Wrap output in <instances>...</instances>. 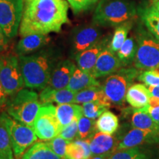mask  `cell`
<instances>
[{"mask_svg":"<svg viewBox=\"0 0 159 159\" xmlns=\"http://www.w3.org/2000/svg\"><path fill=\"white\" fill-rule=\"evenodd\" d=\"M68 10L66 0H25L19 35L59 33L63 25L70 23Z\"/></svg>","mask_w":159,"mask_h":159,"instance_id":"cell-1","label":"cell"},{"mask_svg":"<svg viewBox=\"0 0 159 159\" xmlns=\"http://www.w3.org/2000/svg\"><path fill=\"white\" fill-rule=\"evenodd\" d=\"M19 59L25 86L43 89L48 85L52 72L60 61V55L54 48H43L33 54L19 56Z\"/></svg>","mask_w":159,"mask_h":159,"instance_id":"cell-2","label":"cell"},{"mask_svg":"<svg viewBox=\"0 0 159 159\" xmlns=\"http://www.w3.org/2000/svg\"><path fill=\"white\" fill-rule=\"evenodd\" d=\"M138 11L131 0H99L93 15V24L99 27H115L134 21Z\"/></svg>","mask_w":159,"mask_h":159,"instance_id":"cell-3","label":"cell"},{"mask_svg":"<svg viewBox=\"0 0 159 159\" xmlns=\"http://www.w3.org/2000/svg\"><path fill=\"white\" fill-rule=\"evenodd\" d=\"M41 101L34 91L22 89L8 99L6 112L18 122L33 128Z\"/></svg>","mask_w":159,"mask_h":159,"instance_id":"cell-4","label":"cell"},{"mask_svg":"<svg viewBox=\"0 0 159 159\" xmlns=\"http://www.w3.org/2000/svg\"><path fill=\"white\" fill-rule=\"evenodd\" d=\"M137 50L134 61V67L139 70L159 69V41L139 25L136 30Z\"/></svg>","mask_w":159,"mask_h":159,"instance_id":"cell-5","label":"cell"},{"mask_svg":"<svg viewBox=\"0 0 159 159\" xmlns=\"http://www.w3.org/2000/svg\"><path fill=\"white\" fill-rule=\"evenodd\" d=\"M0 122L8 132L13 154L19 158L36 142L38 137L34 129L18 122L7 112L0 114Z\"/></svg>","mask_w":159,"mask_h":159,"instance_id":"cell-6","label":"cell"},{"mask_svg":"<svg viewBox=\"0 0 159 159\" xmlns=\"http://www.w3.org/2000/svg\"><path fill=\"white\" fill-rule=\"evenodd\" d=\"M136 68H121L107 77L102 85L105 95L113 104L121 105L126 100L129 87L139 75Z\"/></svg>","mask_w":159,"mask_h":159,"instance_id":"cell-7","label":"cell"},{"mask_svg":"<svg viewBox=\"0 0 159 159\" xmlns=\"http://www.w3.org/2000/svg\"><path fill=\"white\" fill-rule=\"evenodd\" d=\"M0 82L9 97L16 94L25 86L17 55H0Z\"/></svg>","mask_w":159,"mask_h":159,"instance_id":"cell-8","label":"cell"},{"mask_svg":"<svg viewBox=\"0 0 159 159\" xmlns=\"http://www.w3.org/2000/svg\"><path fill=\"white\" fill-rule=\"evenodd\" d=\"M62 128L57 116L56 107L50 103H42L33 125L38 139L48 142L58 136Z\"/></svg>","mask_w":159,"mask_h":159,"instance_id":"cell-9","label":"cell"},{"mask_svg":"<svg viewBox=\"0 0 159 159\" xmlns=\"http://www.w3.org/2000/svg\"><path fill=\"white\" fill-rule=\"evenodd\" d=\"M25 0H0V26L9 39L19 30Z\"/></svg>","mask_w":159,"mask_h":159,"instance_id":"cell-10","label":"cell"},{"mask_svg":"<svg viewBox=\"0 0 159 159\" xmlns=\"http://www.w3.org/2000/svg\"><path fill=\"white\" fill-rule=\"evenodd\" d=\"M102 32L99 26L92 25H80L73 29L69 41V55L74 59L77 55L95 44L101 39Z\"/></svg>","mask_w":159,"mask_h":159,"instance_id":"cell-11","label":"cell"},{"mask_svg":"<svg viewBox=\"0 0 159 159\" xmlns=\"http://www.w3.org/2000/svg\"><path fill=\"white\" fill-rule=\"evenodd\" d=\"M159 143V133L133 128L119 139L117 150L132 148L145 144Z\"/></svg>","mask_w":159,"mask_h":159,"instance_id":"cell-12","label":"cell"},{"mask_svg":"<svg viewBox=\"0 0 159 159\" xmlns=\"http://www.w3.org/2000/svg\"><path fill=\"white\" fill-rule=\"evenodd\" d=\"M108 45L101 52L91 71L96 78L108 76L123 67L117 55L109 48Z\"/></svg>","mask_w":159,"mask_h":159,"instance_id":"cell-13","label":"cell"},{"mask_svg":"<svg viewBox=\"0 0 159 159\" xmlns=\"http://www.w3.org/2000/svg\"><path fill=\"white\" fill-rule=\"evenodd\" d=\"M77 66L71 59L61 60L57 63L52 72L48 85L53 89L67 88Z\"/></svg>","mask_w":159,"mask_h":159,"instance_id":"cell-14","label":"cell"},{"mask_svg":"<svg viewBox=\"0 0 159 159\" xmlns=\"http://www.w3.org/2000/svg\"><path fill=\"white\" fill-rule=\"evenodd\" d=\"M91 156L112 154L117 150L119 139L113 135L96 132L89 139Z\"/></svg>","mask_w":159,"mask_h":159,"instance_id":"cell-15","label":"cell"},{"mask_svg":"<svg viewBox=\"0 0 159 159\" xmlns=\"http://www.w3.org/2000/svg\"><path fill=\"white\" fill-rule=\"evenodd\" d=\"M50 41L51 37L49 34H30L25 35L18 42L16 47V53L18 56L33 54L47 47Z\"/></svg>","mask_w":159,"mask_h":159,"instance_id":"cell-16","label":"cell"},{"mask_svg":"<svg viewBox=\"0 0 159 159\" xmlns=\"http://www.w3.org/2000/svg\"><path fill=\"white\" fill-rule=\"evenodd\" d=\"M110 43L108 38L101 39L99 41L82 52L77 55L75 60L77 63V66L83 70L91 72L97 60L102 49L107 47Z\"/></svg>","mask_w":159,"mask_h":159,"instance_id":"cell-17","label":"cell"},{"mask_svg":"<svg viewBox=\"0 0 159 159\" xmlns=\"http://www.w3.org/2000/svg\"><path fill=\"white\" fill-rule=\"evenodd\" d=\"M76 92L70 90L68 88L65 89H53L47 86L42 89L39 94V99L42 103H75Z\"/></svg>","mask_w":159,"mask_h":159,"instance_id":"cell-18","label":"cell"},{"mask_svg":"<svg viewBox=\"0 0 159 159\" xmlns=\"http://www.w3.org/2000/svg\"><path fill=\"white\" fill-rule=\"evenodd\" d=\"M151 94L146 85L135 83L129 87L126 94L127 102L134 108H142L149 105Z\"/></svg>","mask_w":159,"mask_h":159,"instance_id":"cell-19","label":"cell"},{"mask_svg":"<svg viewBox=\"0 0 159 159\" xmlns=\"http://www.w3.org/2000/svg\"><path fill=\"white\" fill-rule=\"evenodd\" d=\"M98 85H100V83L97 80L92 73L83 70L77 66L71 75L67 88L75 92H77L89 87Z\"/></svg>","mask_w":159,"mask_h":159,"instance_id":"cell-20","label":"cell"},{"mask_svg":"<svg viewBox=\"0 0 159 159\" xmlns=\"http://www.w3.org/2000/svg\"><path fill=\"white\" fill-rule=\"evenodd\" d=\"M56 114L62 127L83 116L82 105L77 103H63L56 106Z\"/></svg>","mask_w":159,"mask_h":159,"instance_id":"cell-21","label":"cell"},{"mask_svg":"<svg viewBox=\"0 0 159 159\" xmlns=\"http://www.w3.org/2000/svg\"><path fill=\"white\" fill-rule=\"evenodd\" d=\"M93 101H99L105 104L111 105V102L105 95L102 85L91 86L76 92L75 103L83 104Z\"/></svg>","mask_w":159,"mask_h":159,"instance_id":"cell-22","label":"cell"},{"mask_svg":"<svg viewBox=\"0 0 159 159\" xmlns=\"http://www.w3.org/2000/svg\"><path fill=\"white\" fill-rule=\"evenodd\" d=\"M131 124L133 128L159 133V125L151 117L147 106L134 109L131 117Z\"/></svg>","mask_w":159,"mask_h":159,"instance_id":"cell-23","label":"cell"},{"mask_svg":"<svg viewBox=\"0 0 159 159\" xmlns=\"http://www.w3.org/2000/svg\"><path fill=\"white\" fill-rule=\"evenodd\" d=\"M142 23L153 36L159 41V13L150 7L139 6L137 8Z\"/></svg>","mask_w":159,"mask_h":159,"instance_id":"cell-24","label":"cell"},{"mask_svg":"<svg viewBox=\"0 0 159 159\" xmlns=\"http://www.w3.org/2000/svg\"><path fill=\"white\" fill-rule=\"evenodd\" d=\"M91 157L89 139H76L67 145L65 159H89Z\"/></svg>","mask_w":159,"mask_h":159,"instance_id":"cell-25","label":"cell"},{"mask_svg":"<svg viewBox=\"0 0 159 159\" xmlns=\"http://www.w3.org/2000/svg\"><path fill=\"white\" fill-rule=\"evenodd\" d=\"M22 159H63L55 153L47 142L34 143L23 154Z\"/></svg>","mask_w":159,"mask_h":159,"instance_id":"cell-26","label":"cell"},{"mask_svg":"<svg viewBox=\"0 0 159 159\" xmlns=\"http://www.w3.org/2000/svg\"><path fill=\"white\" fill-rule=\"evenodd\" d=\"M119 126V119L111 111H105L96 121L97 130L104 134L113 135L116 132Z\"/></svg>","mask_w":159,"mask_h":159,"instance_id":"cell-27","label":"cell"},{"mask_svg":"<svg viewBox=\"0 0 159 159\" xmlns=\"http://www.w3.org/2000/svg\"><path fill=\"white\" fill-rule=\"evenodd\" d=\"M134 21H129L116 26L114 33L109 43V48L114 52H117L121 48L123 43L128 39V33L132 28Z\"/></svg>","mask_w":159,"mask_h":159,"instance_id":"cell-28","label":"cell"},{"mask_svg":"<svg viewBox=\"0 0 159 159\" xmlns=\"http://www.w3.org/2000/svg\"><path fill=\"white\" fill-rule=\"evenodd\" d=\"M137 50V43L134 37L128 38L121 48L117 52V56L122 63L123 66H127L134 63Z\"/></svg>","mask_w":159,"mask_h":159,"instance_id":"cell-29","label":"cell"},{"mask_svg":"<svg viewBox=\"0 0 159 159\" xmlns=\"http://www.w3.org/2000/svg\"><path fill=\"white\" fill-rule=\"evenodd\" d=\"M109 159H151V156L148 151L142 150L139 147H136L116 150Z\"/></svg>","mask_w":159,"mask_h":159,"instance_id":"cell-30","label":"cell"},{"mask_svg":"<svg viewBox=\"0 0 159 159\" xmlns=\"http://www.w3.org/2000/svg\"><path fill=\"white\" fill-rule=\"evenodd\" d=\"M96 119L83 116L78 119V135L77 139H89L97 131Z\"/></svg>","mask_w":159,"mask_h":159,"instance_id":"cell-31","label":"cell"},{"mask_svg":"<svg viewBox=\"0 0 159 159\" xmlns=\"http://www.w3.org/2000/svg\"><path fill=\"white\" fill-rule=\"evenodd\" d=\"M111 105L105 104L99 101L85 102L82 104L83 116L92 119H97L102 113L110 108Z\"/></svg>","mask_w":159,"mask_h":159,"instance_id":"cell-32","label":"cell"},{"mask_svg":"<svg viewBox=\"0 0 159 159\" xmlns=\"http://www.w3.org/2000/svg\"><path fill=\"white\" fill-rule=\"evenodd\" d=\"M0 155L4 159H14L11 139L7 129L0 122Z\"/></svg>","mask_w":159,"mask_h":159,"instance_id":"cell-33","label":"cell"},{"mask_svg":"<svg viewBox=\"0 0 159 159\" xmlns=\"http://www.w3.org/2000/svg\"><path fill=\"white\" fill-rule=\"evenodd\" d=\"M137 80L142 82L147 87L159 86V71L157 69L144 70L138 75Z\"/></svg>","mask_w":159,"mask_h":159,"instance_id":"cell-34","label":"cell"},{"mask_svg":"<svg viewBox=\"0 0 159 159\" xmlns=\"http://www.w3.org/2000/svg\"><path fill=\"white\" fill-rule=\"evenodd\" d=\"M75 15L88 11L94 7L99 0H66Z\"/></svg>","mask_w":159,"mask_h":159,"instance_id":"cell-35","label":"cell"},{"mask_svg":"<svg viewBox=\"0 0 159 159\" xmlns=\"http://www.w3.org/2000/svg\"><path fill=\"white\" fill-rule=\"evenodd\" d=\"M70 142L66 140L61 136H57L51 140L47 142L52 150L54 151L55 153L63 159H65L66 151L67 145Z\"/></svg>","mask_w":159,"mask_h":159,"instance_id":"cell-36","label":"cell"},{"mask_svg":"<svg viewBox=\"0 0 159 159\" xmlns=\"http://www.w3.org/2000/svg\"><path fill=\"white\" fill-rule=\"evenodd\" d=\"M77 135H78V119H75L70 124L63 127L58 136L69 142H71L77 139Z\"/></svg>","mask_w":159,"mask_h":159,"instance_id":"cell-37","label":"cell"},{"mask_svg":"<svg viewBox=\"0 0 159 159\" xmlns=\"http://www.w3.org/2000/svg\"><path fill=\"white\" fill-rule=\"evenodd\" d=\"M10 39L5 35V32L0 26V52L5 51L9 45Z\"/></svg>","mask_w":159,"mask_h":159,"instance_id":"cell-38","label":"cell"},{"mask_svg":"<svg viewBox=\"0 0 159 159\" xmlns=\"http://www.w3.org/2000/svg\"><path fill=\"white\" fill-rule=\"evenodd\" d=\"M8 95L4 89L2 85L0 82V111L3 109L7 105L8 101Z\"/></svg>","mask_w":159,"mask_h":159,"instance_id":"cell-39","label":"cell"},{"mask_svg":"<svg viewBox=\"0 0 159 159\" xmlns=\"http://www.w3.org/2000/svg\"><path fill=\"white\" fill-rule=\"evenodd\" d=\"M151 96L159 98V86H149L148 87Z\"/></svg>","mask_w":159,"mask_h":159,"instance_id":"cell-40","label":"cell"},{"mask_svg":"<svg viewBox=\"0 0 159 159\" xmlns=\"http://www.w3.org/2000/svg\"><path fill=\"white\" fill-rule=\"evenodd\" d=\"M149 106L152 107H158L159 106V98L153 96H151L150 98V102H149Z\"/></svg>","mask_w":159,"mask_h":159,"instance_id":"cell-41","label":"cell"},{"mask_svg":"<svg viewBox=\"0 0 159 159\" xmlns=\"http://www.w3.org/2000/svg\"><path fill=\"white\" fill-rule=\"evenodd\" d=\"M112 154H106V155H100V156H91L89 159H109Z\"/></svg>","mask_w":159,"mask_h":159,"instance_id":"cell-42","label":"cell"},{"mask_svg":"<svg viewBox=\"0 0 159 159\" xmlns=\"http://www.w3.org/2000/svg\"><path fill=\"white\" fill-rule=\"evenodd\" d=\"M151 6H152V7L155 11L159 13V0H158V1H154Z\"/></svg>","mask_w":159,"mask_h":159,"instance_id":"cell-43","label":"cell"},{"mask_svg":"<svg viewBox=\"0 0 159 159\" xmlns=\"http://www.w3.org/2000/svg\"><path fill=\"white\" fill-rule=\"evenodd\" d=\"M0 159H4V158H2V156H1V155H0Z\"/></svg>","mask_w":159,"mask_h":159,"instance_id":"cell-44","label":"cell"},{"mask_svg":"<svg viewBox=\"0 0 159 159\" xmlns=\"http://www.w3.org/2000/svg\"><path fill=\"white\" fill-rule=\"evenodd\" d=\"M153 1H158V0H153Z\"/></svg>","mask_w":159,"mask_h":159,"instance_id":"cell-45","label":"cell"},{"mask_svg":"<svg viewBox=\"0 0 159 159\" xmlns=\"http://www.w3.org/2000/svg\"><path fill=\"white\" fill-rule=\"evenodd\" d=\"M158 107H159V106H158Z\"/></svg>","mask_w":159,"mask_h":159,"instance_id":"cell-46","label":"cell"}]
</instances>
